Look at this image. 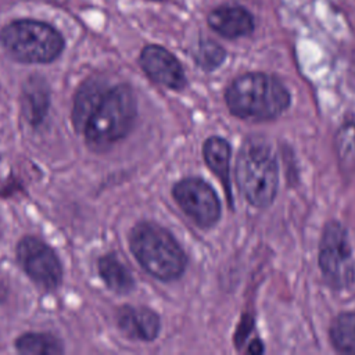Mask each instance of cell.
Masks as SVG:
<instances>
[{
    "label": "cell",
    "mask_w": 355,
    "mask_h": 355,
    "mask_svg": "<svg viewBox=\"0 0 355 355\" xmlns=\"http://www.w3.org/2000/svg\"><path fill=\"white\" fill-rule=\"evenodd\" d=\"M209 26L223 37L237 39L254 31V18L240 6H222L208 15Z\"/></svg>",
    "instance_id": "obj_11"
},
{
    "label": "cell",
    "mask_w": 355,
    "mask_h": 355,
    "mask_svg": "<svg viewBox=\"0 0 355 355\" xmlns=\"http://www.w3.org/2000/svg\"><path fill=\"white\" fill-rule=\"evenodd\" d=\"M240 193L255 208L269 207L279 187V164L272 146L259 137L243 143L236 161Z\"/></svg>",
    "instance_id": "obj_2"
},
{
    "label": "cell",
    "mask_w": 355,
    "mask_h": 355,
    "mask_svg": "<svg viewBox=\"0 0 355 355\" xmlns=\"http://www.w3.org/2000/svg\"><path fill=\"white\" fill-rule=\"evenodd\" d=\"M172 194L183 212L198 226L211 227L220 218V201L215 190L200 178L179 180Z\"/></svg>",
    "instance_id": "obj_7"
},
{
    "label": "cell",
    "mask_w": 355,
    "mask_h": 355,
    "mask_svg": "<svg viewBox=\"0 0 355 355\" xmlns=\"http://www.w3.org/2000/svg\"><path fill=\"white\" fill-rule=\"evenodd\" d=\"M336 153L340 166L347 172L355 171V123L345 122L336 133Z\"/></svg>",
    "instance_id": "obj_17"
},
{
    "label": "cell",
    "mask_w": 355,
    "mask_h": 355,
    "mask_svg": "<svg viewBox=\"0 0 355 355\" xmlns=\"http://www.w3.org/2000/svg\"><path fill=\"white\" fill-rule=\"evenodd\" d=\"M116 322L123 334L141 341H153L161 327L158 315L143 306H122L118 311Z\"/></svg>",
    "instance_id": "obj_10"
},
{
    "label": "cell",
    "mask_w": 355,
    "mask_h": 355,
    "mask_svg": "<svg viewBox=\"0 0 355 355\" xmlns=\"http://www.w3.org/2000/svg\"><path fill=\"white\" fill-rule=\"evenodd\" d=\"M225 100L229 111L245 121H272L290 105V93L275 76L248 72L237 76L226 89Z\"/></svg>",
    "instance_id": "obj_1"
},
{
    "label": "cell",
    "mask_w": 355,
    "mask_h": 355,
    "mask_svg": "<svg viewBox=\"0 0 355 355\" xmlns=\"http://www.w3.org/2000/svg\"><path fill=\"white\" fill-rule=\"evenodd\" d=\"M319 266L334 290L349 288L355 282V262L347 229L337 220L326 223L319 244Z\"/></svg>",
    "instance_id": "obj_6"
},
{
    "label": "cell",
    "mask_w": 355,
    "mask_h": 355,
    "mask_svg": "<svg viewBox=\"0 0 355 355\" xmlns=\"http://www.w3.org/2000/svg\"><path fill=\"white\" fill-rule=\"evenodd\" d=\"M98 272L104 283L118 294H126L135 287L132 273L114 254H107L98 259Z\"/></svg>",
    "instance_id": "obj_14"
},
{
    "label": "cell",
    "mask_w": 355,
    "mask_h": 355,
    "mask_svg": "<svg viewBox=\"0 0 355 355\" xmlns=\"http://www.w3.org/2000/svg\"><path fill=\"white\" fill-rule=\"evenodd\" d=\"M0 39L8 54L22 62H50L64 49V39L58 31L33 19L8 24L1 31Z\"/></svg>",
    "instance_id": "obj_5"
},
{
    "label": "cell",
    "mask_w": 355,
    "mask_h": 355,
    "mask_svg": "<svg viewBox=\"0 0 355 355\" xmlns=\"http://www.w3.org/2000/svg\"><path fill=\"white\" fill-rule=\"evenodd\" d=\"M104 89H105L104 82L98 79H87L78 89L75 101H73V110H72V122L78 132L82 133L85 123Z\"/></svg>",
    "instance_id": "obj_13"
},
{
    "label": "cell",
    "mask_w": 355,
    "mask_h": 355,
    "mask_svg": "<svg viewBox=\"0 0 355 355\" xmlns=\"http://www.w3.org/2000/svg\"><path fill=\"white\" fill-rule=\"evenodd\" d=\"M130 250L141 268L158 280L179 279L187 263L176 239L162 226L151 222L137 223L129 237Z\"/></svg>",
    "instance_id": "obj_4"
},
{
    "label": "cell",
    "mask_w": 355,
    "mask_h": 355,
    "mask_svg": "<svg viewBox=\"0 0 355 355\" xmlns=\"http://www.w3.org/2000/svg\"><path fill=\"white\" fill-rule=\"evenodd\" d=\"M47 103V90L42 85L39 86L35 80H32V86L26 87L25 90V110L32 123L40 122V119L44 116Z\"/></svg>",
    "instance_id": "obj_18"
},
{
    "label": "cell",
    "mask_w": 355,
    "mask_h": 355,
    "mask_svg": "<svg viewBox=\"0 0 355 355\" xmlns=\"http://www.w3.org/2000/svg\"><path fill=\"white\" fill-rule=\"evenodd\" d=\"M136 118V98L128 85H115L103 90L90 112L82 133L87 144L103 150L123 139Z\"/></svg>",
    "instance_id": "obj_3"
},
{
    "label": "cell",
    "mask_w": 355,
    "mask_h": 355,
    "mask_svg": "<svg viewBox=\"0 0 355 355\" xmlns=\"http://www.w3.org/2000/svg\"><path fill=\"white\" fill-rule=\"evenodd\" d=\"M140 65L150 79L173 90L186 86V75L179 60L166 49L148 44L140 53Z\"/></svg>",
    "instance_id": "obj_9"
},
{
    "label": "cell",
    "mask_w": 355,
    "mask_h": 355,
    "mask_svg": "<svg viewBox=\"0 0 355 355\" xmlns=\"http://www.w3.org/2000/svg\"><path fill=\"white\" fill-rule=\"evenodd\" d=\"M17 258L25 273L43 290H54L62 279V269L55 252L33 236L24 237L17 247Z\"/></svg>",
    "instance_id": "obj_8"
},
{
    "label": "cell",
    "mask_w": 355,
    "mask_h": 355,
    "mask_svg": "<svg viewBox=\"0 0 355 355\" xmlns=\"http://www.w3.org/2000/svg\"><path fill=\"white\" fill-rule=\"evenodd\" d=\"M329 336L338 352L355 355V312L340 313L333 320Z\"/></svg>",
    "instance_id": "obj_15"
},
{
    "label": "cell",
    "mask_w": 355,
    "mask_h": 355,
    "mask_svg": "<svg viewBox=\"0 0 355 355\" xmlns=\"http://www.w3.org/2000/svg\"><path fill=\"white\" fill-rule=\"evenodd\" d=\"M248 351H250L251 354H261V352L263 351V345H262V343H261L259 340H254V341L250 344Z\"/></svg>",
    "instance_id": "obj_20"
},
{
    "label": "cell",
    "mask_w": 355,
    "mask_h": 355,
    "mask_svg": "<svg viewBox=\"0 0 355 355\" xmlns=\"http://www.w3.org/2000/svg\"><path fill=\"white\" fill-rule=\"evenodd\" d=\"M15 347L18 352L26 355H54L62 352L61 343L47 333H28L21 336Z\"/></svg>",
    "instance_id": "obj_16"
},
{
    "label": "cell",
    "mask_w": 355,
    "mask_h": 355,
    "mask_svg": "<svg viewBox=\"0 0 355 355\" xmlns=\"http://www.w3.org/2000/svg\"><path fill=\"white\" fill-rule=\"evenodd\" d=\"M226 57V51L218 43L212 40H202L200 42L194 60L204 71H212L218 68Z\"/></svg>",
    "instance_id": "obj_19"
},
{
    "label": "cell",
    "mask_w": 355,
    "mask_h": 355,
    "mask_svg": "<svg viewBox=\"0 0 355 355\" xmlns=\"http://www.w3.org/2000/svg\"><path fill=\"white\" fill-rule=\"evenodd\" d=\"M202 154L207 165L219 178L220 183L226 190V194H229V198H232L229 180V162L232 148L229 141L219 136H211L205 140L202 146Z\"/></svg>",
    "instance_id": "obj_12"
}]
</instances>
